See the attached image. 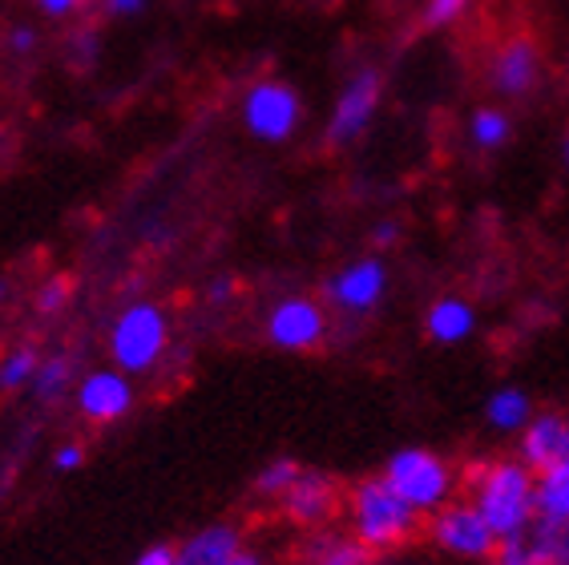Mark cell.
I'll return each mask as SVG.
<instances>
[{
  "label": "cell",
  "instance_id": "obj_1",
  "mask_svg": "<svg viewBox=\"0 0 569 565\" xmlns=\"http://www.w3.org/2000/svg\"><path fill=\"white\" fill-rule=\"evenodd\" d=\"M469 500L493 525L497 542H517L537 522V473L521 457H493L469 473Z\"/></svg>",
  "mask_w": 569,
  "mask_h": 565
},
{
  "label": "cell",
  "instance_id": "obj_2",
  "mask_svg": "<svg viewBox=\"0 0 569 565\" xmlns=\"http://www.w3.org/2000/svg\"><path fill=\"white\" fill-rule=\"evenodd\" d=\"M420 522H425V517H420L383 477L360 480V485L348 493L351 537L368 545L372 554L376 549H396V545L412 542Z\"/></svg>",
  "mask_w": 569,
  "mask_h": 565
},
{
  "label": "cell",
  "instance_id": "obj_3",
  "mask_svg": "<svg viewBox=\"0 0 569 565\" xmlns=\"http://www.w3.org/2000/svg\"><path fill=\"white\" fill-rule=\"evenodd\" d=\"M380 477L388 480L420 517H432V513H440L445 505H452V500H457V485H460L457 468L425 445H408V448H400V453H392Z\"/></svg>",
  "mask_w": 569,
  "mask_h": 565
},
{
  "label": "cell",
  "instance_id": "obj_4",
  "mask_svg": "<svg viewBox=\"0 0 569 565\" xmlns=\"http://www.w3.org/2000/svg\"><path fill=\"white\" fill-rule=\"evenodd\" d=\"M170 348V319L158 304H130L110 327V356L113 368L126 376L150 371Z\"/></svg>",
  "mask_w": 569,
  "mask_h": 565
},
{
  "label": "cell",
  "instance_id": "obj_5",
  "mask_svg": "<svg viewBox=\"0 0 569 565\" xmlns=\"http://www.w3.org/2000/svg\"><path fill=\"white\" fill-rule=\"evenodd\" d=\"M428 537L440 554L460 557V562H493L501 542H497L493 525L485 522V513L469 497L452 500L440 513L428 517Z\"/></svg>",
  "mask_w": 569,
  "mask_h": 565
},
{
  "label": "cell",
  "instance_id": "obj_6",
  "mask_svg": "<svg viewBox=\"0 0 569 565\" xmlns=\"http://www.w3.org/2000/svg\"><path fill=\"white\" fill-rule=\"evenodd\" d=\"M299 121H303V101H299V93L287 81L267 77V81H254L247 89V98H242V126H247L251 138L279 146V141L296 138Z\"/></svg>",
  "mask_w": 569,
  "mask_h": 565
},
{
  "label": "cell",
  "instance_id": "obj_7",
  "mask_svg": "<svg viewBox=\"0 0 569 565\" xmlns=\"http://www.w3.org/2000/svg\"><path fill=\"white\" fill-rule=\"evenodd\" d=\"M380 98H383V81L376 69H356V73L343 81L340 98L331 106L328 113V146H351V141H360L363 133L372 130L376 113H380Z\"/></svg>",
  "mask_w": 569,
  "mask_h": 565
},
{
  "label": "cell",
  "instance_id": "obj_8",
  "mask_svg": "<svg viewBox=\"0 0 569 565\" xmlns=\"http://www.w3.org/2000/svg\"><path fill=\"white\" fill-rule=\"evenodd\" d=\"M388 262L380 255H363V259H351L343 262L340 271L328 279V304L340 311V316H372L376 307L383 304V295H388Z\"/></svg>",
  "mask_w": 569,
  "mask_h": 565
},
{
  "label": "cell",
  "instance_id": "obj_9",
  "mask_svg": "<svg viewBox=\"0 0 569 565\" xmlns=\"http://www.w3.org/2000/svg\"><path fill=\"white\" fill-rule=\"evenodd\" d=\"M328 327V307L311 295H287L267 311V339L279 351H316Z\"/></svg>",
  "mask_w": 569,
  "mask_h": 565
},
{
  "label": "cell",
  "instance_id": "obj_10",
  "mask_svg": "<svg viewBox=\"0 0 569 565\" xmlns=\"http://www.w3.org/2000/svg\"><path fill=\"white\" fill-rule=\"evenodd\" d=\"M485 77H489V89H493L497 98H529L541 86V49H537V41L533 37H509V41H501L493 49V57H489Z\"/></svg>",
  "mask_w": 569,
  "mask_h": 565
},
{
  "label": "cell",
  "instance_id": "obj_11",
  "mask_svg": "<svg viewBox=\"0 0 569 565\" xmlns=\"http://www.w3.org/2000/svg\"><path fill=\"white\" fill-rule=\"evenodd\" d=\"M133 408V384L121 368H101L77 384V413L93 424H113Z\"/></svg>",
  "mask_w": 569,
  "mask_h": 565
},
{
  "label": "cell",
  "instance_id": "obj_12",
  "mask_svg": "<svg viewBox=\"0 0 569 565\" xmlns=\"http://www.w3.org/2000/svg\"><path fill=\"white\" fill-rule=\"evenodd\" d=\"M493 565H569V525L537 517L529 533L497 549Z\"/></svg>",
  "mask_w": 569,
  "mask_h": 565
},
{
  "label": "cell",
  "instance_id": "obj_13",
  "mask_svg": "<svg viewBox=\"0 0 569 565\" xmlns=\"http://www.w3.org/2000/svg\"><path fill=\"white\" fill-rule=\"evenodd\" d=\"M517 457L526 460L533 473L569 465V416L566 413H537L529 428L521 433Z\"/></svg>",
  "mask_w": 569,
  "mask_h": 565
},
{
  "label": "cell",
  "instance_id": "obj_14",
  "mask_svg": "<svg viewBox=\"0 0 569 565\" xmlns=\"http://www.w3.org/2000/svg\"><path fill=\"white\" fill-rule=\"evenodd\" d=\"M336 509H340V489H336V480L323 477V473H307V468L299 473V480L283 497V513L296 525H323Z\"/></svg>",
  "mask_w": 569,
  "mask_h": 565
},
{
  "label": "cell",
  "instance_id": "obj_15",
  "mask_svg": "<svg viewBox=\"0 0 569 565\" xmlns=\"http://www.w3.org/2000/svg\"><path fill=\"white\" fill-rule=\"evenodd\" d=\"M242 549V533L230 522H214L194 529L182 545H174V565H227Z\"/></svg>",
  "mask_w": 569,
  "mask_h": 565
},
{
  "label": "cell",
  "instance_id": "obj_16",
  "mask_svg": "<svg viewBox=\"0 0 569 565\" xmlns=\"http://www.w3.org/2000/svg\"><path fill=\"white\" fill-rule=\"evenodd\" d=\"M477 331V311H472L469 299H460V295H440L432 299V307L425 311V336L432 344H465V339Z\"/></svg>",
  "mask_w": 569,
  "mask_h": 565
},
{
  "label": "cell",
  "instance_id": "obj_17",
  "mask_svg": "<svg viewBox=\"0 0 569 565\" xmlns=\"http://www.w3.org/2000/svg\"><path fill=\"white\" fill-rule=\"evenodd\" d=\"M533 416H537L533 396H529L526 388H517V384H501V388H493L489 400H485V424H489L493 433L521 436Z\"/></svg>",
  "mask_w": 569,
  "mask_h": 565
},
{
  "label": "cell",
  "instance_id": "obj_18",
  "mask_svg": "<svg viewBox=\"0 0 569 565\" xmlns=\"http://www.w3.org/2000/svg\"><path fill=\"white\" fill-rule=\"evenodd\" d=\"M537 517L569 525V465L537 473Z\"/></svg>",
  "mask_w": 569,
  "mask_h": 565
},
{
  "label": "cell",
  "instance_id": "obj_19",
  "mask_svg": "<svg viewBox=\"0 0 569 565\" xmlns=\"http://www.w3.org/2000/svg\"><path fill=\"white\" fill-rule=\"evenodd\" d=\"M509 133H513V121H509V113H505L501 106L472 109L469 141L477 146V150H501L505 141H509Z\"/></svg>",
  "mask_w": 569,
  "mask_h": 565
},
{
  "label": "cell",
  "instance_id": "obj_20",
  "mask_svg": "<svg viewBox=\"0 0 569 565\" xmlns=\"http://www.w3.org/2000/svg\"><path fill=\"white\" fill-rule=\"evenodd\" d=\"M372 549L356 537H323V542L311 549L307 565H368Z\"/></svg>",
  "mask_w": 569,
  "mask_h": 565
},
{
  "label": "cell",
  "instance_id": "obj_21",
  "mask_svg": "<svg viewBox=\"0 0 569 565\" xmlns=\"http://www.w3.org/2000/svg\"><path fill=\"white\" fill-rule=\"evenodd\" d=\"M299 473L303 468L296 465L291 457H274V460H267L259 473H254V493L259 497H274V500H283L287 497V489L299 480Z\"/></svg>",
  "mask_w": 569,
  "mask_h": 565
},
{
  "label": "cell",
  "instance_id": "obj_22",
  "mask_svg": "<svg viewBox=\"0 0 569 565\" xmlns=\"http://www.w3.org/2000/svg\"><path fill=\"white\" fill-rule=\"evenodd\" d=\"M69 376H73V364H69L66 356H49V359H41V368H37V376H33V396L41 404H53L61 391L69 388Z\"/></svg>",
  "mask_w": 569,
  "mask_h": 565
},
{
  "label": "cell",
  "instance_id": "obj_23",
  "mask_svg": "<svg viewBox=\"0 0 569 565\" xmlns=\"http://www.w3.org/2000/svg\"><path fill=\"white\" fill-rule=\"evenodd\" d=\"M37 368H41L37 351H29V348L9 351V356L0 359V388H4V391L29 388V384H33V376H37Z\"/></svg>",
  "mask_w": 569,
  "mask_h": 565
},
{
  "label": "cell",
  "instance_id": "obj_24",
  "mask_svg": "<svg viewBox=\"0 0 569 565\" xmlns=\"http://www.w3.org/2000/svg\"><path fill=\"white\" fill-rule=\"evenodd\" d=\"M472 0H428L425 4V24L428 29H449V24H457L460 17H465V9H469Z\"/></svg>",
  "mask_w": 569,
  "mask_h": 565
},
{
  "label": "cell",
  "instance_id": "obj_25",
  "mask_svg": "<svg viewBox=\"0 0 569 565\" xmlns=\"http://www.w3.org/2000/svg\"><path fill=\"white\" fill-rule=\"evenodd\" d=\"M66 299H69V279L41 282V291L33 295V304H37V311H41V316H57V311L66 307Z\"/></svg>",
  "mask_w": 569,
  "mask_h": 565
},
{
  "label": "cell",
  "instance_id": "obj_26",
  "mask_svg": "<svg viewBox=\"0 0 569 565\" xmlns=\"http://www.w3.org/2000/svg\"><path fill=\"white\" fill-rule=\"evenodd\" d=\"M81 465H86V448L77 445V440H66V445L53 453V468H57V473H77Z\"/></svg>",
  "mask_w": 569,
  "mask_h": 565
},
{
  "label": "cell",
  "instance_id": "obj_27",
  "mask_svg": "<svg viewBox=\"0 0 569 565\" xmlns=\"http://www.w3.org/2000/svg\"><path fill=\"white\" fill-rule=\"evenodd\" d=\"M130 565H174V545H150Z\"/></svg>",
  "mask_w": 569,
  "mask_h": 565
},
{
  "label": "cell",
  "instance_id": "obj_28",
  "mask_svg": "<svg viewBox=\"0 0 569 565\" xmlns=\"http://www.w3.org/2000/svg\"><path fill=\"white\" fill-rule=\"evenodd\" d=\"M9 49H12L17 57L33 53V49H37V33L29 29V24H17V29L9 33Z\"/></svg>",
  "mask_w": 569,
  "mask_h": 565
},
{
  "label": "cell",
  "instance_id": "obj_29",
  "mask_svg": "<svg viewBox=\"0 0 569 565\" xmlns=\"http://www.w3.org/2000/svg\"><path fill=\"white\" fill-rule=\"evenodd\" d=\"M396 242H400V227H396V222H376V227H372V247L388 250V247H396Z\"/></svg>",
  "mask_w": 569,
  "mask_h": 565
},
{
  "label": "cell",
  "instance_id": "obj_30",
  "mask_svg": "<svg viewBox=\"0 0 569 565\" xmlns=\"http://www.w3.org/2000/svg\"><path fill=\"white\" fill-rule=\"evenodd\" d=\"M37 9L44 12V17H73L77 9H81V0H37Z\"/></svg>",
  "mask_w": 569,
  "mask_h": 565
},
{
  "label": "cell",
  "instance_id": "obj_31",
  "mask_svg": "<svg viewBox=\"0 0 569 565\" xmlns=\"http://www.w3.org/2000/svg\"><path fill=\"white\" fill-rule=\"evenodd\" d=\"M110 17H142L146 12V0H101Z\"/></svg>",
  "mask_w": 569,
  "mask_h": 565
},
{
  "label": "cell",
  "instance_id": "obj_32",
  "mask_svg": "<svg viewBox=\"0 0 569 565\" xmlns=\"http://www.w3.org/2000/svg\"><path fill=\"white\" fill-rule=\"evenodd\" d=\"M234 299V279H214L207 287V304H230Z\"/></svg>",
  "mask_w": 569,
  "mask_h": 565
},
{
  "label": "cell",
  "instance_id": "obj_33",
  "mask_svg": "<svg viewBox=\"0 0 569 565\" xmlns=\"http://www.w3.org/2000/svg\"><path fill=\"white\" fill-rule=\"evenodd\" d=\"M227 565H267V557H263V554H254V549H239V554L230 557Z\"/></svg>",
  "mask_w": 569,
  "mask_h": 565
},
{
  "label": "cell",
  "instance_id": "obj_34",
  "mask_svg": "<svg viewBox=\"0 0 569 565\" xmlns=\"http://www.w3.org/2000/svg\"><path fill=\"white\" fill-rule=\"evenodd\" d=\"M561 153H566V166H569V133H566V146H561Z\"/></svg>",
  "mask_w": 569,
  "mask_h": 565
},
{
  "label": "cell",
  "instance_id": "obj_35",
  "mask_svg": "<svg viewBox=\"0 0 569 565\" xmlns=\"http://www.w3.org/2000/svg\"><path fill=\"white\" fill-rule=\"evenodd\" d=\"M4 295H9V287H4V282H0V299H4Z\"/></svg>",
  "mask_w": 569,
  "mask_h": 565
}]
</instances>
